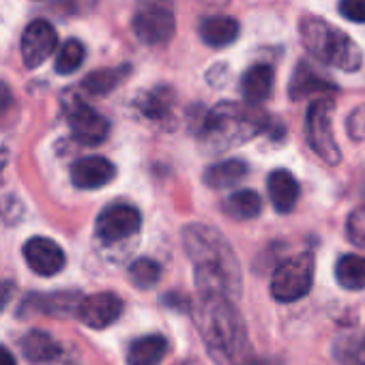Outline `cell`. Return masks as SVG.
I'll return each mask as SVG.
<instances>
[{
  "label": "cell",
  "instance_id": "26",
  "mask_svg": "<svg viewBox=\"0 0 365 365\" xmlns=\"http://www.w3.org/2000/svg\"><path fill=\"white\" fill-rule=\"evenodd\" d=\"M84 56H86L84 46H82L80 41L71 39V41H67V43L61 48L54 67H56V71H58L61 76H69V73H73V71H78V69L82 67Z\"/></svg>",
  "mask_w": 365,
  "mask_h": 365
},
{
  "label": "cell",
  "instance_id": "34",
  "mask_svg": "<svg viewBox=\"0 0 365 365\" xmlns=\"http://www.w3.org/2000/svg\"><path fill=\"white\" fill-rule=\"evenodd\" d=\"M178 365H198L196 361H185V363H178Z\"/></svg>",
  "mask_w": 365,
  "mask_h": 365
},
{
  "label": "cell",
  "instance_id": "12",
  "mask_svg": "<svg viewBox=\"0 0 365 365\" xmlns=\"http://www.w3.org/2000/svg\"><path fill=\"white\" fill-rule=\"evenodd\" d=\"M24 260L26 264L41 277H52L61 273L67 264V256L63 247L48 237H33L24 243Z\"/></svg>",
  "mask_w": 365,
  "mask_h": 365
},
{
  "label": "cell",
  "instance_id": "14",
  "mask_svg": "<svg viewBox=\"0 0 365 365\" xmlns=\"http://www.w3.org/2000/svg\"><path fill=\"white\" fill-rule=\"evenodd\" d=\"M267 190L271 205L277 213H290L301 196L299 180L288 170H273L267 178Z\"/></svg>",
  "mask_w": 365,
  "mask_h": 365
},
{
  "label": "cell",
  "instance_id": "7",
  "mask_svg": "<svg viewBox=\"0 0 365 365\" xmlns=\"http://www.w3.org/2000/svg\"><path fill=\"white\" fill-rule=\"evenodd\" d=\"M131 29L135 37L146 46H161L174 37L176 18L165 3H148L133 16Z\"/></svg>",
  "mask_w": 365,
  "mask_h": 365
},
{
  "label": "cell",
  "instance_id": "18",
  "mask_svg": "<svg viewBox=\"0 0 365 365\" xmlns=\"http://www.w3.org/2000/svg\"><path fill=\"white\" fill-rule=\"evenodd\" d=\"M239 22L228 16H211L200 22V37L211 48H226L239 37Z\"/></svg>",
  "mask_w": 365,
  "mask_h": 365
},
{
  "label": "cell",
  "instance_id": "17",
  "mask_svg": "<svg viewBox=\"0 0 365 365\" xmlns=\"http://www.w3.org/2000/svg\"><path fill=\"white\" fill-rule=\"evenodd\" d=\"M22 352L31 363H50L56 361L63 352V346L58 344L56 337H52L48 331H29L22 337Z\"/></svg>",
  "mask_w": 365,
  "mask_h": 365
},
{
  "label": "cell",
  "instance_id": "27",
  "mask_svg": "<svg viewBox=\"0 0 365 365\" xmlns=\"http://www.w3.org/2000/svg\"><path fill=\"white\" fill-rule=\"evenodd\" d=\"M174 101V95H172V91H168L165 86H161V88H157V91H153L142 103H140V108H142V112H146L148 116H153V118H159L168 108H170V103Z\"/></svg>",
  "mask_w": 365,
  "mask_h": 365
},
{
  "label": "cell",
  "instance_id": "30",
  "mask_svg": "<svg viewBox=\"0 0 365 365\" xmlns=\"http://www.w3.org/2000/svg\"><path fill=\"white\" fill-rule=\"evenodd\" d=\"M346 131L352 140H359V142L365 140V106L350 112V116L346 120Z\"/></svg>",
  "mask_w": 365,
  "mask_h": 365
},
{
  "label": "cell",
  "instance_id": "5",
  "mask_svg": "<svg viewBox=\"0 0 365 365\" xmlns=\"http://www.w3.org/2000/svg\"><path fill=\"white\" fill-rule=\"evenodd\" d=\"M333 99L331 97H320L307 108L305 116V135L312 146V150L327 163V165H337L341 161V148L335 142L333 135Z\"/></svg>",
  "mask_w": 365,
  "mask_h": 365
},
{
  "label": "cell",
  "instance_id": "13",
  "mask_svg": "<svg viewBox=\"0 0 365 365\" xmlns=\"http://www.w3.org/2000/svg\"><path fill=\"white\" fill-rule=\"evenodd\" d=\"M114 178L116 165L101 155L82 157L71 165V182L80 190H99L110 185Z\"/></svg>",
  "mask_w": 365,
  "mask_h": 365
},
{
  "label": "cell",
  "instance_id": "9",
  "mask_svg": "<svg viewBox=\"0 0 365 365\" xmlns=\"http://www.w3.org/2000/svg\"><path fill=\"white\" fill-rule=\"evenodd\" d=\"M142 228V215L135 207L131 205H110L103 209L97 217L95 232L101 241L106 243H118L125 241L133 235H138Z\"/></svg>",
  "mask_w": 365,
  "mask_h": 365
},
{
  "label": "cell",
  "instance_id": "21",
  "mask_svg": "<svg viewBox=\"0 0 365 365\" xmlns=\"http://www.w3.org/2000/svg\"><path fill=\"white\" fill-rule=\"evenodd\" d=\"M247 172H250V168H247L245 161L226 159V161H220V163L211 165L205 172V182L213 190H228V187H235L237 182H241L247 176Z\"/></svg>",
  "mask_w": 365,
  "mask_h": 365
},
{
  "label": "cell",
  "instance_id": "33",
  "mask_svg": "<svg viewBox=\"0 0 365 365\" xmlns=\"http://www.w3.org/2000/svg\"><path fill=\"white\" fill-rule=\"evenodd\" d=\"M0 365H18L16 356L11 354L7 346H0Z\"/></svg>",
  "mask_w": 365,
  "mask_h": 365
},
{
  "label": "cell",
  "instance_id": "32",
  "mask_svg": "<svg viewBox=\"0 0 365 365\" xmlns=\"http://www.w3.org/2000/svg\"><path fill=\"white\" fill-rule=\"evenodd\" d=\"M9 103H11V91L5 82H0V112L7 110Z\"/></svg>",
  "mask_w": 365,
  "mask_h": 365
},
{
  "label": "cell",
  "instance_id": "4",
  "mask_svg": "<svg viewBox=\"0 0 365 365\" xmlns=\"http://www.w3.org/2000/svg\"><path fill=\"white\" fill-rule=\"evenodd\" d=\"M202 127L209 138H217L222 144L230 146L237 142H245L247 138L262 131L264 116L237 103H220L207 114Z\"/></svg>",
  "mask_w": 365,
  "mask_h": 365
},
{
  "label": "cell",
  "instance_id": "8",
  "mask_svg": "<svg viewBox=\"0 0 365 365\" xmlns=\"http://www.w3.org/2000/svg\"><path fill=\"white\" fill-rule=\"evenodd\" d=\"M65 114L71 127L73 138L84 146H99L110 135V123L93 110L86 101L71 95V101L65 106Z\"/></svg>",
  "mask_w": 365,
  "mask_h": 365
},
{
  "label": "cell",
  "instance_id": "31",
  "mask_svg": "<svg viewBox=\"0 0 365 365\" xmlns=\"http://www.w3.org/2000/svg\"><path fill=\"white\" fill-rule=\"evenodd\" d=\"M16 294V284L14 282H0V312L7 307V303Z\"/></svg>",
  "mask_w": 365,
  "mask_h": 365
},
{
  "label": "cell",
  "instance_id": "29",
  "mask_svg": "<svg viewBox=\"0 0 365 365\" xmlns=\"http://www.w3.org/2000/svg\"><path fill=\"white\" fill-rule=\"evenodd\" d=\"M339 14L348 22L365 24V0H339Z\"/></svg>",
  "mask_w": 365,
  "mask_h": 365
},
{
  "label": "cell",
  "instance_id": "1",
  "mask_svg": "<svg viewBox=\"0 0 365 365\" xmlns=\"http://www.w3.org/2000/svg\"><path fill=\"white\" fill-rule=\"evenodd\" d=\"M182 245L196 267L200 294H226L237 299L241 292V271L228 241L211 226L190 224L182 230Z\"/></svg>",
  "mask_w": 365,
  "mask_h": 365
},
{
  "label": "cell",
  "instance_id": "22",
  "mask_svg": "<svg viewBox=\"0 0 365 365\" xmlns=\"http://www.w3.org/2000/svg\"><path fill=\"white\" fill-rule=\"evenodd\" d=\"M335 279L344 290H365V256L344 254L335 264Z\"/></svg>",
  "mask_w": 365,
  "mask_h": 365
},
{
  "label": "cell",
  "instance_id": "11",
  "mask_svg": "<svg viewBox=\"0 0 365 365\" xmlns=\"http://www.w3.org/2000/svg\"><path fill=\"white\" fill-rule=\"evenodd\" d=\"M76 314L82 324L91 329H106L112 327L123 314V301L114 292H97L86 299H80Z\"/></svg>",
  "mask_w": 365,
  "mask_h": 365
},
{
  "label": "cell",
  "instance_id": "19",
  "mask_svg": "<svg viewBox=\"0 0 365 365\" xmlns=\"http://www.w3.org/2000/svg\"><path fill=\"white\" fill-rule=\"evenodd\" d=\"M168 352V339L163 335H144L129 344L127 365H159Z\"/></svg>",
  "mask_w": 365,
  "mask_h": 365
},
{
  "label": "cell",
  "instance_id": "6",
  "mask_svg": "<svg viewBox=\"0 0 365 365\" xmlns=\"http://www.w3.org/2000/svg\"><path fill=\"white\" fill-rule=\"evenodd\" d=\"M314 284V256L309 252L284 260L271 277V294L279 303L303 299Z\"/></svg>",
  "mask_w": 365,
  "mask_h": 365
},
{
  "label": "cell",
  "instance_id": "2",
  "mask_svg": "<svg viewBox=\"0 0 365 365\" xmlns=\"http://www.w3.org/2000/svg\"><path fill=\"white\" fill-rule=\"evenodd\" d=\"M196 327L217 365H241L250 354L247 327L235 299L226 294H200Z\"/></svg>",
  "mask_w": 365,
  "mask_h": 365
},
{
  "label": "cell",
  "instance_id": "15",
  "mask_svg": "<svg viewBox=\"0 0 365 365\" xmlns=\"http://www.w3.org/2000/svg\"><path fill=\"white\" fill-rule=\"evenodd\" d=\"M80 303L78 292H54V294H31L24 299L20 309L22 316L26 314H50V316H67L76 312Z\"/></svg>",
  "mask_w": 365,
  "mask_h": 365
},
{
  "label": "cell",
  "instance_id": "10",
  "mask_svg": "<svg viewBox=\"0 0 365 365\" xmlns=\"http://www.w3.org/2000/svg\"><path fill=\"white\" fill-rule=\"evenodd\" d=\"M56 46H58V35L48 20L31 22L22 35V46H20L24 65L31 69L43 65L54 54Z\"/></svg>",
  "mask_w": 365,
  "mask_h": 365
},
{
  "label": "cell",
  "instance_id": "3",
  "mask_svg": "<svg viewBox=\"0 0 365 365\" xmlns=\"http://www.w3.org/2000/svg\"><path fill=\"white\" fill-rule=\"evenodd\" d=\"M303 48L322 65L352 73L363 65L359 46L339 29L331 26L322 18H305L299 26Z\"/></svg>",
  "mask_w": 365,
  "mask_h": 365
},
{
  "label": "cell",
  "instance_id": "24",
  "mask_svg": "<svg viewBox=\"0 0 365 365\" xmlns=\"http://www.w3.org/2000/svg\"><path fill=\"white\" fill-rule=\"evenodd\" d=\"M125 76H127V67L125 69L123 67H118V69H97V71L88 73L82 80V88L88 95H108L123 82Z\"/></svg>",
  "mask_w": 365,
  "mask_h": 365
},
{
  "label": "cell",
  "instance_id": "28",
  "mask_svg": "<svg viewBox=\"0 0 365 365\" xmlns=\"http://www.w3.org/2000/svg\"><path fill=\"white\" fill-rule=\"evenodd\" d=\"M346 237L352 245L365 250V207L356 209L348 215L346 222Z\"/></svg>",
  "mask_w": 365,
  "mask_h": 365
},
{
  "label": "cell",
  "instance_id": "25",
  "mask_svg": "<svg viewBox=\"0 0 365 365\" xmlns=\"http://www.w3.org/2000/svg\"><path fill=\"white\" fill-rule=\"evenodd\" d=\"M129 277H131L135 288L148 290V288H153L161 279V267L155 260H150V258H138L129 267Z\"/></svg>",
  "mask_w": 365,
  "mask_h": 365
},
{
  "label": "cell",
  "instance_id": "23",
  "mask_svg": "<svg viewBox=\"0 0 365 365\" xmlns=\"http://www.w3.org/2000/svg\"><path fill=\"white\" fill-rule=\"evenodd\" d=\"M224 209L235 220H241V222L254 220L262 211V198L254 190H241V192H235L228 196Z\"/></svg>",
  "mask_w": 365,
  "mask_h": 365
},
{
  "label": "cell",
  "instance_id": "16",
  "mask_svg": "<svg viewBox=\"0 0 365 365\" xmlns=\"http://www.w3.org/2000/svg\"><path fill=\"white\" fill-rule=\"evenodd\" d=\"M273 84H275L273 69L269 65H254L245 71L241 80V93L250 106H260L271 97Z\"/></svg>",
  "mask_w": 365,
  "mask_h": 365
},
{
  "label": "cell",
  "instance_id": "20",
  "mask_svg": "<svg viewBox=\"0 0 365 365\" xmlns=\"http://www.w3.org/2000/svg\"><path fill=\"white\" fill-rule=\"evenodd\" d=\"M333 91H335V84L318 76L307 63H299L294 67V73L290 80V97L294 101L305 99L316 93H333Z\"/></svg>",
  "mask_w": 365,
  "mask_h": 365
}]
</instances>
